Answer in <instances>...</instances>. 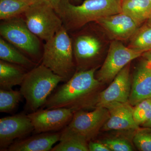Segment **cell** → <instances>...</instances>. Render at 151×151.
I'll list each match as a JSON object with an SVG mask.
<instances>
[{"label":"cell","mask_w":151,"mask_h":151,"mask_svg":"<svg viewBox=\"0 0 151 151\" xmlns=\"http://www.w3.org/2000/svg\"><path fill=\"white\" fill-rule=\"evenodd\" d=\"M96 68L76 71L49 96L44 107L66 108L74 113L95 105V92L101 83L95 76Z\"/></svg>","instance_id":"obj_1"},{"label":"cell","mask_w":151,"mask_h":151,"mask_svg":"<svg viewBox=\"0 0 151 151\" xmlns=\"http://www.w3.org/2000/svg\"><path fill=\"white\" fill-rule=\"evenodd\" d=\"M122 0H84L75 4L61 0L57 13L68 32L80 29L104 17L122 12Z\"/></svg>","instance_id":"obj_2"},{"label":"cell","mask_w":151,"mask_h":151,"mask_svg":"<svg viewBox=\"0 0 151 151\" xmlns=\"http://www.w3.org/2000/svg\"><path fill=\"white\" fill-rule=\"evenodd\" d=\"M41 64L62 77L69 80L76 73L75 58L69 33L63 26L43 46Z\"/></svg>","instance_id":"obj_3"},{"label":"cell","mask_w":151,"mask_h":151,"mask_svg":"<svg viewBox=\"0 0 151 151\" xmlns=\"http://www.w3.org/2000/svg\"><path fill=\"white\" fill-rule=\"evenodd\" d=\"M62 77L41 64L28 71L20 91L26 100L25 108L34 112L44 106Z\"/></svg>","instance_id":"obj_4"},{"label":"cell","mask_w":151,"mask_h":151,"mask_svg":"<svg viewBox=\"0 0 151 151\" xmlns=\"http://www.w3.org/2000/svg\"><path fill=\"white\" fill-rule=\"evenodd\" d=\"M21 17L30 30L45 42L63 26L58 14L46 0H37Z\"/></svg>","instance_id":"obj_5"},{"label":"cell","mask_w":151,"mask_h":151,"mask_svg":"<svg viewBox=\"0 0 151 151\" xmlns=\"http://www.w3.org/2000/svg\"><path fill=\"white\" fill-rule=\"evenodd\" d=\"M0 35L36 63L41 61V40L30 30L21 16L2 20Z\"/></svg>","instance_id":"obj_6"},{"label":"cell","mask_w":151,"mask_h":151,"mask_svg":"<svg viewBox=\"0 0 151 151\" xmlns=\"http://www.w3.org/2000/svg\"><path fill=\"white\" fill-rule=\"evenodd\" d=\"M144 52L126 47L119 40L111 42L108 55L97 74L100 82H107L114 79L131 61L143 55Z\"/></svg>","instance_id":"obj_7"},{"label":"cell","mask_w":151,"mask_h":151,"mask_svg":"<svg viewBox=\"0 0 151 151\" xmlns=\"http://www.w3.org/2000/svg\"><path fill=\"white\" fill-rule=\"evenodd\" d=\"M73 111L66 108L40 109L28 115L37 134L56 132L69 124Z\"/></svg>","instance_id":"obj_8"},{"label":"cell","mask_w":151,"mask_h":151,"mask_svg":"<svg viewBox=\"0 0 151 151\" xmlns=\"http://www.w3.org/2000/svg\"><path fill=\"white\" fill-rule=\"evenodd\" d=\"M109 117L108 109L102 106L96 107L90 112L77 111L73 113L72 120L68 126L89 142L96 137Z\"/></svg>","instance_id":"obj_9"},{"label":"cell","mask_w":151,"mask_h":151,"mask_svg":"<svg viewBox=\"0 0 151 151\" xmlns=\"http://www.w3.org/2000/svg\"><path fill=\"white\" fill-rule=\"evenodd\" d=\"M69 34L78 71L92 69L91 65L101 50L100 41L92 33L80 32L75 35Z\"/></svg>","instance_id":"obj_10"},{"label":"cell","mask_w":151,"mask_h":151,"mask_svg":"<svg viewBox=\"0 0 151 151\" xmlns=\"http://www.w3.org/2000/svg\"><path fill=\"white\" fill-rule=\"evenodd\" d=\"M34 130L28 116L24 113L0 119L1 150H7L17 139H21Z\"/></svg>","instance_id":"obj_11"},{"label":"cell","mask_w":151,"mask_h":151,"mask_svg":"<svg viewBox=\"0 0 151 151\" xmlns=\"http://www.w3.org/2000/svg\"><path fill=\"white\" fill-rule=\"evenodd\" d=\"M130 63L114 78L110 86L97 95L96 107H104L115 103H129L131 92Z\"/></svg>","instance_id":"obj_12"},{"label":"cell","mask_w":151,"mask_h":151,"mask_svg":"<svg viewBox=\"0 0 151 151\" xmlns=\"http://www.w3.org/2000/svg\"><path fill=\"white\" fill-rule=\"evenodd\" d=\"M129 103H115L105 106L109 117L102 127L104 131H131L138 129L139 126L135 123L133 108Z\"/></svg>","instance_id":"obj_13"},{"label":"cell","mask_w":151,"mask_h":151,"mask_svg":"<svg viewBox=\"0 0 151 151\" xmlns=\"http://www.w3.org/2000/svg\"><path fill=\"white\" fill-rule=\"evenodd\" d=\"M95 22L118 40L131 38L139 27L133 19L122 12L104 17Z\"/></svg>","instance_id":"obj_14"},{"label":"cell","mask_w":151,"mask_h":151,"mask_svg":"<svg viewBox=\"0 0 151 151\" xmlns=\"http://www.w3.org/2000/svg\"><path fill=\"white\" fill-rule=\"evenodd\" d=\"M151 98V69L144 60L137 68L131 85L129 103L132 106Z\"/></svg>","instance_id":"obj_15"},{"label":"cell","mask_w":151,"mask_h":151,"mask_svg":"<svg viewBox=\"0 0 151 151\" xmlns=\"http://www.w3.org/2000/svg\"><path fill=\"white\" fill-rule=\"evenodd\" d=\"M13 143L7 150L9 151H50L59 142L60 132H46L37 134Z\"/></svg>","instance_id":"obj_16"},{"label":"cell","mask_w":151,"mask_h":151,"mask_svg":"<svg viewBox=\"0 0 151 151\" xmlns=\"http://www.w3.org/2000/svg\"><path fill=\"white\" fill-rule=\"evenodd\" d=\"M28 71L20 65L0 60V89H11L21 85Z\"/></svg>","instance_id":"obj_17"},{"label":"cell","mask_w":151,"mask_h":151,"mask_svg":"<svg viewBox=\"0 0 151 151\" xmlns=\"http://www.w3.org/2000/svg\"><path fill=\"white\" fill-rule=\"evenodd\" d=\"M88 141L66 126L60 132L59 143L51 151H88Z\"/></svg>","instance_id":"obj_18"},{"label":"cell","mask_w":151,"mask_h":151,"mask_svg":"<svg viewBox=\"0 0 151 151\" xmlns=\"http://www.w3.org/2000/svg\"><path fill=\"white\" fill-rule=\"evenodd\" d=\"M0 59L20 65L28 70L38 65L37 63L1 37H0Z\"/></svg>","instance_id":"obj_19"},{"label":"cell","mask_w":151,"mask_h":151,"mask_svg":"<svg viewBox=\"0 0 151 151\" xmlns=\"http://www.w3.org/2000/svg\"><path fill=\"white\" fill-rule=\"evenodd\" d=\"M122 12L133 19L138 26L151 15L150 0H122Z\"/></svg>","instance_id":"obj_20"},{"label":"cell","mask_w":151,"mask_h":151,"mask_svg":"<svg viewBox=\"0 0 151 151\" xmlns=\"http://www.w3.org/2000/svg\"><path fill=\"white\" fill-rule=\"evenodd\" d=\"M35 1L0 0V19L6 20L22 16Z\"/></svg>","instance_id":"obj_21"},{"label":"cell","mask_w":151,"mask_h":151,"mask_svg":"<svg viewBox=\"0 0 151 151\" xmlns=\"http://www.w3.org/2000/svg\"><path fill=\"white\" fill-rule=\"evenodd\" d=\"M129 47L144 52L151 49V24L138 28L131 38Z\"/></svg>","instance_id":"obj_22"},{"label":"cell","mask_w":151,"mask_h":151,"mask_svg":"<svg viewBox=\"0 0 151 151\" xmlns=\"http://www.w3.org/2000/svg\"><path fill=\"white\" fill-rule=\"evenodd\" d=\"M20 91L0 89V112L9 113L15 110L21 100Z\"/></svg>","instance_id":"obj_23"},{"label":"cell","mask_w":151,"mask_h":151,"mask_svg":"<svg viewBox=\"0 0 151 151\" xmlns=\"http://www.w3.org/2000/svg\"><path fill=\"white\" fill-rule=\"evenodd\" d=\"M133 116L135 123L142 126L151 117V98L141 101L133 108Z\"/></svg>","instance_id":"obj_24"},{"label":"cell","mask_w":151,"mask_h":151,"mask_svg":"<svg viewBox=\"0 0 151 151\" xmlns=\"http://www.w3.org/2000/svg\"><path fill=\"white\" fill-rule=\"evenodd\" d=\"M133 142L139 151H151V128L143 127L135 130Z\"/></svg>","instance_id":"obj_25"},{"label":"cell","mask_w":151,"mask_h":151,"mask_svg":"<svg viewBox=\"0 0 151 151\" xmlns=\"http://www.w3.org/2000/svg\"><path fill=\"white\" fill-rule=\"evenodd\" d=\"M100 142L105 144L111 151L134 150V148L130 141L123 137L105 138Z\"/></svg>","instance_id":"obj_26"},{"label":"cell","mask_w":151,"mask_h":151,"mask_svg":"<svg viewBox=\"0 0 151 151\" xmlns=\"http://www.w3.org/2000/svg\"><path fill=\"white\" fill-rule=\"evenodd\" d=\"M89 151H111L105 144L101 142H93L90 140L88 143Z\"/></svg>","instance_id":"obj_27"},{"label":"cell","mask_w":151,"mask_h":151,"mask_svg":"<svg viewBox=\"0 0 151 151\" xmlns=\"http://www.w3.org/2000/svg\"><path fill=\"white\" fill-rule=\"evenodd\" d=\"M145 58V60L147 61V65L151 69V50L144 52L143 55Z\"/></svg>","instance_id":"obj_28"},{"label":"cell","mask_w":151,"mask_h":151,"mask_svg":"<svg viewBox=\"0 0 151 151\" xmlns=\"http://www.w3.org/2000/svg\"><path fill=\"white\" fill-rule=\"evenodd\" d=\"M52 6L56 12L58 10L61 0H46Z\"/></svg>","instance_id":"obj_29"},{"label":"cell","mask_w":151,"mask_h":151,"mask_svg":"<svg viewBox=\"0 0 151 151\" xmlns=\"http://www.w3.org/2000/svg\"><path fill=\"white\" fill-rule=\"evenodd\" d=\"M142 126L144 127H149V128H151V117L148 121L143 124Z\"/></svg>","instance_id":"obj_30"},{"label":"cell","mask_w":151,"mask_h":151,"mask_svg":"<svg viewBox=\"0 0 151 151\" xmlns=\"http://www.w3.org/2000/svg\"><path fill=\"white\" fill-rule=\"evenodd\" d=\"M68 1H69L70 3L75 4H78L81 1V0H68Z\"/></svg>","instance_id":"obj_31"},{"label":"cell","mask_w":151,"mask_h":151,"mask_svg":"<svg viewBox=\"0 0 151 151\" xmlns=\"http://www.w3.org/2000/svg\"><path fill=\"white\" fill-rule=\"evenodd\" d=\"M147 22L148 23H149L151 24V15L150 17V18L148 20Z\"/></svg>","instance_id":"obj_32"},{"label":"cell","mask_w":151,"mask_h":151,"mask_svg":"<svg viewBox=\"0 0 151 151\" xmlns=\"http://www.w3.org/2000/svg\"><path fill=\"white\" fill-rule=\"evenodd\" d=\"M25 1H35V0H25Z\"/></svg>","instance_id":"obj_33"},{"label":"cell","mask_w":151,"mask_h":151,"mask_svg":"<svg viewBox=\"0 0 151 151\" xmlns=\"http://www.w3.org/2000/svg\"><path fill=\"white\" fill-rule=\"evenodd\" d=\"M150 50H151V49ZM150 50H149V51H150Z\"/></svg>","instance_id":"obj_34"},{"label":"cell","mask_w":151,"mask_h":151,"mask_svg":"<svg viewBox=\"0 0 151 151\" xmlns=\"http://www.w3.org/2000/svg\"><path fill=\"white\" fill-rule=\"evenodd\" d=\"M150 1H151V0H150Z\"/></svg>","instance_id":"obj_35"}]
</instances>
